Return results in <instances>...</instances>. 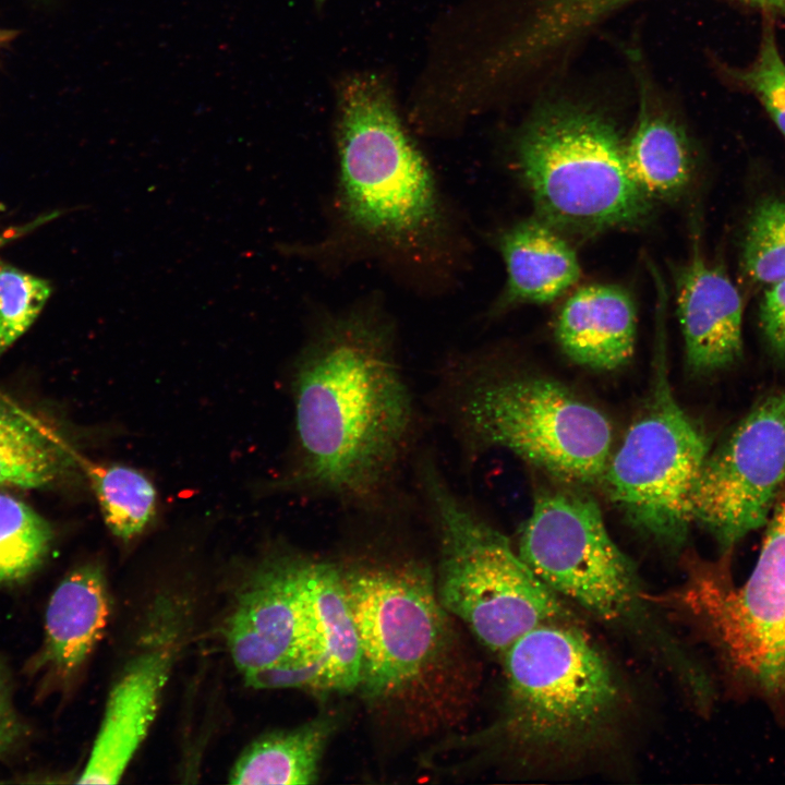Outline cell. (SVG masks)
I'll return each instance as SVG.
<instances>
[{"label":"cell","instance_id":"1","mask_svg":"<svg viewBox=\"0 0 785 785\" xmlns=\"http://www.w3.org/2000/svg\"><path fill=\"white\" fill-rule=\"evenodd\" d=\"M331 131L335 166L323 230L309 241L277 243L278 254L327 276L374 266L420 299L452 294L470 268L471 227L389 81L367 70L342 75Z\"/></svg>","mask_w":785,"mask_h":785},{"label":"cell","instance_id":"2","mask_svg":"<svg viewBox=\"0 0 785 785\" xmlns=\"http://www.w3.org/2000/svg\"><path fill=\"white\" fill-rule=\"evenodd\" d=\"M385 295L314 304L291 364L292 460L274 488L358 514L402 502L400 481L419 451L421 413Z\"/></svg>","mask_w":785,"mask_h":785},{"label":"cell","instance_id":"3","mask_svg":"<svg viewBox=\"0 0 785 785\" xmlns=\"http://www.w3.org/2000/svg\"><path fill=\"white\" fill-rule=\"evenodd\" d=\"M434 404L469 459L505 449L560 480L593 484L611 457L613 428L599 409L556 381L499 371L473 351L444 359Z\"/></svg>","mask_w":785,"mask_h":785},{"label":"cell","instance_id":"4","mask_svg":"<svg viewBox=\"0 0 785 785\" xmlns=\"http://www.w3.org/2000/svg\"><path fill=\"white\" fill-rule=\"evenodd\" d=\"M500 656L504 703L486 735L522 763L568 762L611 740L626 691L579 620L539 626Z\"/></svg>","mask_w":785,"mask_h":785},{"label":"cell","instance_id":"5","mask_svg":"<svg viewBox=\"0 0 785 785\" xmlns=\"http://www.w3.org/2000/svg\"><path fill=\"white\" fill-rule=\"evenodd\" d=\"M412 471L436 538L439 602L486 649L502 655L539 626L578 620L509 540L451 487L434 455L419 450Z\"/></svg>","mask_w":785,"mask_h":785},{"label":"cell","instance_id":"6","mask_svg":"<svg viewBox=\"0 0 785 785\" xmlns=\"http://www.w3.org/2000/svg\"><path fill=\"white\" fill-rule=\"evenodd\" d=\"M517 551L561 599L642 645L685 692L704 685L705 672L664 625L592 498L570 491L542 493L522 524Z\"/></svg>","mask_w":785,"mask_h":785},{"label":"cell","instance_id":"7","mask_svg":"<svg viewBox=\"0 0 785 785\" xmlns=\"http://www.w3.org/2000/svg\"><path fill=\"white\" fill-rule=\"evenodd\" d=\"M512 159L539 218L560 232L638 227L651 215L650 200L628 170L625 142L591 109L542 105L515 136Z\"/></svg>","mask_w":785,"mask_h":785},{"label":"cell","instance_id":"8","mask_svg":"<svg viewBox=\"0 0 785 785\" xmlns=\"http://www.w3.org/2000/svg\"><path fill=\"white\" fill-rule=\"evenodd\" d=\"M687 556L685 579L651 600L673 611L713 649L734 685L785 706V487L765 523L757 563L741 585L727 561Z\"/></svg>","mask_w":785,"mask_h":785},{"label":"cell","instance_id":"9","mask_svg":"<svg viewBox=\"0 0 785 785\" xmlns=\"http://www.w3.org/2000/svg\"><path fill=\"white\" fill-rule=\"evenodd\" d=\"M339 567L362 649L358 688L373 701L395 697L444 656L449 614L414 557L370 555Z\"/></svg>","mask_w":785,"mask_h":785},{"label":"cell","instance_id":"10","mask_svg":"<svg viewBox=\"0 0 785 785\" xmlns=\"http://www.w3.org/2000/svg\"><path fill=\"white\" fill-rule=\"evenodd\" d=\"M663 349L655 355L645 403L611 455L602 480L635 528L677 550L692 523L691 493L710 450L673 394Z\"/></svg>","mask_w":785,"mask_h":785},{"label":"cell","instance_id":"11","mask_svg":"<svg viewBox=\"0 0 785 785\" xmlns=\"http://www.w3.org/2000/svg\"><path fill=\"white\" fill-rule=\"evenodd\" d=\"M785 487V386L758 402L708 454L692 488V522L729 555L765 526Z\"/></svg>","mask_w":785,"mask_h":785},{"label":"cell","instance_id":"12","mask_svg":"<svg viewBox=\"0 0 785 785\" xmlns=\"http://www.w3.org/2000/svg\"><path fill=\"white\" fill-rule=\"evenodd\" d=\"M302 556L269 559L242 592L228 626V647L245 679L307 641L300 585Z\"/></svg>","mask_w":785,"mask_h":785},{"label":"cell","instance_id":"13","mask_svg":"<svg viewBox=\"0 0 785 785\" xmlns=\"http://www.w3.org/2000/svg\"><path fill=\"white\" fill-rule=\"evenodd\" d=\"M677 314L688 367L723 370L742 352V299L728 275L698 250L676 276Z\"/></svg>","mask_w":785,"mask_h":785},{"label":"cell","instance_id":"14","mask_svg":"<svg viewBox=\"0 0 785 785\" xmlns=\"http://www.w3.org/2000/svg\"><path fill=\"white\" fill-rule=\"evenodd\" d=\"M506 281L486 316L499 317L523 304L552 302L580 277L577 254L561 232L544 220L526 219L490 235Z\"/></svg>","mask_w":785,"mask_h":785},{"label":"cell","instance_id":"15","mask_svg":"<svg viewBox=\"0 0 785 785\" xmlns=\"http://www.w3.org/2000/svg\"><path fill=\"white\" fill-rule=\"evenodd\" d=\"M164 650L141 655L112 689L80 784H113L126 769L155 717L169 674Z\"/></svg>","mask_w":785,"mask_h":785},{"label":"cell","instance_id":"16","mask_svg":"<svg viewBox=\"0 0 785 785\" xmlns=\"http://www.w3.org/2000/svg\"><path fill=\"white\" fill-rule=\"evenodd\" d=\"M108 616L101 567L86 564L72 570L49 600L44 644L29 662V671L58 683L71 679L101 638Z\"/></svg>","mask_w":785,"mask_h":785},{"label":"cell","instance_id":"17","mask_svg":"<svg viewBox=\"0 0 785 785\" xmlns=\"http://www.w3.org/2000/svg\"><path fill=\"white\" fill-rule=\"evenodd\" d=\"M636 309L630 294L613 285H589L576 290L561 306L556 339L575 363L613 371L632 358Z\"/></svg>","mask_w":785,"mask_h":785},{"label":"cell","instance_id":"18","mask_svg":"<svg viewBox=\"0 0 785 785\" xmlns=\"http://www.w3.org/2000/svg\"><path fill=\"white\" fill-rule=\"evenodd\" d=\"M300 585L307 639L326 659L325 691L358 688L362 649L339 565L302 557Z\"/></svg>","mask_w":785,"mask_h":785},{"label":"cell","instance_id":"19","mask_svg":"<svg viewBox=\"0 0 785 785\" xmlns=\"http://www.w3.org/2000/svg\"><path fill=\"white\" fill-rule=\"evenodd\" d=\"M336 727V717L324 714L293 729L261 737L241 754L230 773V782L285 785L314 783Z\"/></svg>","mask_w":785,"mask_h":785},{"label":"cell","instance_id":"20","mask_svg":"<svg viewBox=\"0 0 785 785\" xmlns=\"http://www.w3.org/2000/svg\"><path fill=\"white\" fill-rule=\"evenodd\" d=\"M625 155L632 179L650 201L679 197L692 179L693 159L684 130L647 104L625 143Z\"/></svg>","mask_w":785,"mask_h":785},{"label":"cell","instance_id":"21","mask_svg":"<svg viewBox=\"0 0 785 785\" xmlns=\"http://www.w3.org/2000/svg\"><path fill=\"white\" fill-rule=\"evenodd\" d=\"M73 462L37 421L0 399V486L49 487L71 473Z\"/></svg>","mask_w":785,"mask_h":785},{"label":"cell","instance_id":"22","mask_svg":"<svg viewBox=\"0 0 785 785\" xmlns=\"http://www.w3.org/2000/svg\"><path fill=\"white\" fill-rule=\"evenodd\" d=\"M85 471L110 532L123 541L141 534L156 512L157 494L150 480L118 463H86Z\"/></svg>","mask_w":785,"mask_h":785},{"label":"cell","instance_id":"23","mask_svg":"<svg viewBox=\"0 0 785 785\" xmlns=\"http://www.w3.org/2000/svg\"><path fill=\"white\" fill-rule=\"evenodd\" d=\"M49 522L23 500L0 492V585L24 581L48 557Z\"/></svg>","mask_w":785,"mask_h":785},{"label":"cell","instance_id":"24","mask_svg":"<svg viewBox=\"0 0 785 785\" xmlns=\"http://www.w3.org/2000/svg\"><path fill=\"white\" fill-rule=\"evenodd\" d=\"M741 265L753 282L785 280V201L761 202L752 212L742 243Z\"/></svg>","mask_w":785,"mask_h":785},{"label":"cell","instance_id":"25","mask_svg":"<svg viewBox=\"0 0 785 785\" xmlns=\"http://www.w3.org/2000/svg\"><path fill=\"white\" fill-rule=\"evenodd\" d=\"M51 291L48 280L0 257V357L28 330Z\"/></svg>","mask_w":785,"mask_h":785},{"label":"cell","instance_id":"26","mask_svg":"<svg viewBox=\"0 0 785 785\" xmlns=\"http://www.w3.org/2000/svg\"><path fill=\"white\" fill-rule=\"evenodd\" d=\"M736 77L758 96L785 136V62L770 28L763 35L757 60Z\"/></svg>","mask_w":785,"mask_h":785},{"label":"cell","instance_id":"27","mask_svg":"<svg viewBox=\"0 0 785 785\" xmlns=\"http://www.w3.org/2000/svg\"><path fill=\"white\" fill-rule=\"evenodd\" d=\"M759 318L771 351L785 359V280L768 286L760 303Z\"/></svg>","mask_w":785,"mask_h":785},{"label":"cell","instance_id":"28","mask_svg":"<svg viewBox=\"0 0 785 785\" xmlns=\"http://www.w3.org/2000/svg\"><path fill=\"white\" fill-rule=\"evenodd\" d=\"M27 736V725L13 704L8 671L0 661V759L17 750Z\"/></svg>","mask_w":785,"mask_h":785},{"label":"cell","instance_id":"29","mask_svg":"<svg viewBox=\"0 0 785 785\" xmlns=\"http://www.w3.org/2000/svg\"><path fill=\"white\" fill-rule=\"evenodd\" d=\"M58 215H59L58 212H53L48 215H44L43 217H39L36 220H33L23 226H17L14 228L7 229L2 233H0V247L8 244L9 242L17 239L19 237L24 235L25 233L29 232L34 228L41 226L43 224H46L47 221L53 219Z\"/></svg>","mask_w":785,"mask_h":785},{"label":"cell","instance_id":"30","mask_svg":"<svg viewBox=\"0 0 785 785\" xmlns=\"http://www.w3.org/2000/svg\"><path fill=\"white\" fill-rule=\"evenodd\" d=\"M624 1L629 2L631 0H624ZM744 1H748L750 3L757 4V5L765 8V9L785 12V0H744Z\"/></svg>","mask_w":785,"mask_h":785},{"label":"cell","instance_id":"31","mask_svg":"<svg viewBox=\"0 0 785 785\" xmlns=\"http://www.w3.org/2000/svg\"><path fill=\"white\" fill-rule=\"evenodd\" d=\"M313 1L315 3L316 8L321 9L327 0H313Z\"/></svg>","mask_w":785,"mask_h":785},{"label":"cell","instance_id":"32","mask_svg":"<svg viewBox=\"0 0 785 785\" xmlns=\"http://www.w3.org/2000/svg\"><path fill=\"white\" fill-rule=\"evenodd\" d=\"M8 36H9V33H8V32H2V31H0V44H1L4 39H7Z\"/></svg>","mask_w":785,"mask_h":785}]
</instances>
